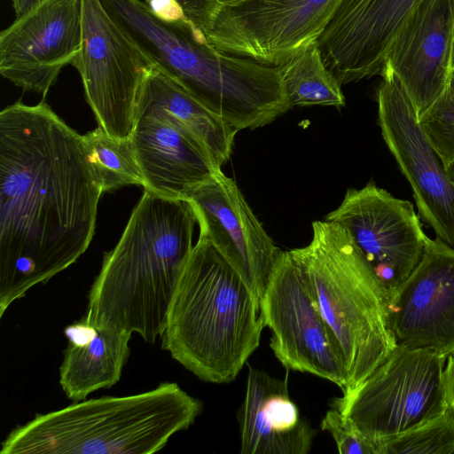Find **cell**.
Listing matches in <instances>:
<instances>
[{"label": "cell", "mask_w": 454, "mask_h": 454, "mask_svg": "<svg viewBox=\"0 0 454 454\" xmlns=\"http://www.w3.org/2000/svg\"><path fill=\"white\" fill-rule=\"evenodd\" d=\"M102 193L83 137L44 101L1 111L0 317L87 250Z\"/></svg>", "instance_id": "6da1fadb"}, {"label": "cell", "mask_w": 454, "mask_h": 454, "mask_svg": "<svg viewBox=\"0 0 454 454\" xmlns=\"http://www.w3.org/2000/svg\"><path fill=\"white\" fill-rule=\"evenodd\" d=\"M196 223L187 199L145 191L118 243L104 255L86 319L137 333L150 344L161 337Z\"/></svg>", "instance_id": "7a4b0ae2"}, {"label": "cell", "mask_w": 454, "mask_h": 454, "mask_svg": "<svg viewBox=\"0 0 454 454\" xmlns=\"http://www.w3.org/2000/svg\"><path fill=\"white\" fill-rule=\"evenodd\" d=\"M263 327L251 288L200 236L170 304L162 348L199 379L229 383L259 347Z\"/></svg>", "instance_id": "3957f363"}, {"label": "cell", "mask_w": 454, "mask_h": 454, "mask_svg": "<svg viewBox=\"0 0 454 454\" xmlns=\"http://www.w3.org/2000/svg\"><path fill=\"white\" fill-rule=\"evenodd\" d=\"M202 403L179 385L74 402L12 429L1 454H152L189 428Z\"/></svg>", "instance_id": "277c9868"}, {"label": "cell", "mask_w": 454, "mask_h": 454, "mask_svg": "<svg viewBox=\"0 0 454 454\" xmlns=\"http://www.w3.org/2000/svg\"><path fill=\"white\" fill-rule=\"evenodd\" d=\"M290 254L340 348L347 394L383 364L397 345L387 323L388 292L349 233L336 223L314 221L309 245Z\"/></svg>", "instance_id": "5b68a950"}, {"label": "cell", "mask_w": 454, "mask_h": 454, "mask_svg": "<svg viewBox=\"0 0 454 454\" xmlns=\"http://www.w3.org/2000/svg\"><path fill=\"white\" fill-rule=\"evenodd\" d=\"M447 357L427 348L396 345L386 361L332 407L373 439L398 435L442 414Z\"/></svg>", "instance_id": "8992f818"}, {"label": "cell", "mask_w": 454, "mask_h": 454, "mask_svg": "<svg viewBox=\"0 0 454 454\" xmlns=\"http://www.w3.org/2000/svg\"><path fill=\"white\" fill-rule=\"evenodd\" d=\"M71 65L98 127L118 140L130 138L140 90L155 64L100 0H82V47Z\"/></svg>", "instance_id": "52a82bcc"}, {"label": "cell", "mask_w": 454, "mask_h": 454, "mask_svg": "<svg viewBox=\"0 0 454 454\" xmlns=\"http://www.w3.org/2000/svg\"><path fill=\"white\" fill-rule=\"evenodd\" d=\"M341 0H226L204 35L216 50L281 66L315 43Z\"/></svg>", "instance_id": "ba28073f"}, {"label": "cell", "mask_w": 454, "mask_h": 454, "mask_svg": "<svg viewBox=\"0 0 454 454\" xmlns=\"http://www.w3.org/2000/svg\"><path fill=\"white\" fill-rule=\"evenodd\" d=\"M260 316L272 333L270 346L288 370L348 384L340 348L317 309L290 251H283L260 301Z\"/></svg>", "instance_id": "9c48e42d"}, {"label": "cell", "mask_w": 454, "mask_h": 454, "mask_svg": "<svg viewBox=\"0 0 454 454\" xmlns=\"http://www.w3.org/2000/svg\"><path fill=\"white\" fill-rule=\"evenodd\" d=\"M380 76L377 103L382 137L411 186L420 219L454 248V181L395 74L384 67Z\"/></svg>", "instance_id": "30bf717a"}, {"label": "cell", "mask_w": 454, "mask_h": 454, "mask_svg": "<svg viewBox=\"0 0 454 454\" xmlns=\"http://www.w3.org/2000/svg\"><path fill=\"white\" fill-rule=\"evenodd\" d=\"M325 220L349 233L388 294L410 276L423 255L427 236L413 204L372 181L361 189H348Z\"/></svg>", "instance_id": "8fae6325"}, {"label": "cell", "mask_w": 454, "mask_h": 454, "mask_svg": "<svg viewBox=\"0 0 454 454\" xmlns=\"http://www.w3.org/2000/svg\"><path fill=\"white\" fill-rule=\"evenodd\" d=\"M192 206L200 236L210 240L261 301L283 252L275 246L236 182L221 168L184 196Z\"/></svg>", "instance_id": "7c38bea8"}, {"label": "cell", "mask_w": 454, "mask_h": 454, "mask_svg": "<svg viewBox=\"0 0 454 454\" xmlns=\"http://www.w3.org/2000/svg\"><path fill=\"white\" fill-rule=\"evenodd\" d=\"M82 47V0H44L0 34V73L45 96Z\"/></svg>", "instance_id": "4fadbf2b"}, {"label": "cell", "mask_w": 454, "mask_h": 454, "mask_svg": "<svg viewBox=\"0 0 454 454\" xmlns=\"http://www.w3.org/2000/svg\"><path fill=\"white\" fill-rule=\"evenodd\" d=\"M387 323L398 345L454 353V248L427 238L419 264L388 294Z\"/></svg>", "instance_id": "5bb4252c"}, {"label": "cell", "mask_w": 454, "mask_h": 454, "mask_svg": "<svg viewBox=\"0 0 454 454\" xmlns=\"http://www.w3.org/2000/svg\"><path fill=\"white\" fill-rule=\"evenodd\" d=\"M420 1L341 0L316 41L341 86L381 75L395 35Z\"/></svg>", "instance_id": "9a60e30c"}, {"label": "cell", "mask_w": 454, "mask_h": 454, "mask_svg": "<svg viewBox=\"0 0 454 454\" xmlns=\"http://www.w3.org/2000/svg\"><path fill=\"white\" fill-rule=\"evenodd\" d=\"M453 21L454 0H421L388 51L384 67L395 74L419 118L449 85Z\"/></svg>", "instance_id": "2e32d148"}, {"label": "cell", "mask_w": 454, "mask_h": 454, "mask_svg": "<svg viewBox=\"0 0 454 454\" xmlns=\"http://www.w3.org/2000/svg\"><path fill=\"white\" fill-rule=\"evenodd\" d=\"M144 190L168 198L185 193L221 167L183 124L165 110L137 105L130 136Z\"/></svg>", "instance_id": "e0dca14e"}, {"label": "cell", "mask_w": 454, "mask_h": 454, "mask_svg": "<svg viewBox=\"0 0 454 454\" xmlns=\"http://www.w3.org/2000/svg\"><path fill=\"white\" fill-rule=\"evenodd\" d=\"M239 420L242 454H306L317 433L290 399L286 379L251 366Z\"/></svg>", "instance_id": "ac0fdd59"}, {"label": "cell", "mask_w": 454, "mask_h": 454, "mask_svg": "<svg viewBox=\"0 0 454 454\" xmlns=\"http://www.w3.org/2000/svg\"><path fill=\"white\" fill-rule=\"evenodd\" d=\"M68 345L59 367V384L73 402L116 384L129 356L131 333L98 325L85 317L64 330Z\"/></svg>", "instance_id": "d6986e66"}, {"label": "cell", "mask_w": 454, "mask_h": 454, "mask_svg": "<svg viewBox=\"0 0 454 454\" xmlns=\"http://www.w3.org/2000/svg\"><path fill=\"white\" fill-rule=\"evenodd\" d=\"M137 105L156 106L171 114L200 141L220 167L230 160L238 131L156 66L143 83Z\"/></svg>", "instance_id": "ffe728a7"}, {"label": "cell", "mask_w": 454, "mask_h": 454, "mask_svg": "<svg viewBox=\"0 0 454 454\" xmlns=\"http://www.w3.org/2000/svg\"><path fill=\"white\" fill-rule=\"evenodd\" d=\"M280 68L292 106H345L341 85L326 68L317 42L291 57Z\"/></svg>", "instance_id": "44dd1931"}, {"label": "cell", "mask_w": 454, "mask_h": 454, "mask_svg": "<svg viewBox=\"0 0 454 454\" xmlns=\"http://www.w3.org/2000/svg\"><path fill=\"white\" fill-rule=\"evenodd\" d=\"M82 137L102 192L127 185L144 187V176L130 138L118 140L99 127Z\"/></svg>", "instance_id": "7402d4cb"}, {"label": "cell", "mask_w": 454, "mask_h": 454, "mask_svg": "<svg viewBox=\"0 0 454 454\" xmlns=\"http://www.w3.org/2000/svg\"><path fill=\"white\" fill-rule=\"evenodd\" d=\"M377 442L378 454H454V407L436 418Z\"/></svg>", "instance_id": "603a6c76"}, {"label": "cell", "mask_w": 454, "mask_h": 454, "mask_svg": "<svg viewBox=\"0 0 454 454\" xmlns=\"http://www.w3.org/2000/svg\"><path fill=\"white\" fill-rule=\"evenodd\" d=\"M428 140L454 177V109L436 101L419 117Z\"/></svg>", "instance_id": "cb8c5ba5"}, {"label": "cell", "mask_w": 454, "mask_h": 454, "mask_svg": "<svg viewBox=\"0 0 454 454\" xmlns=\"http://www.w3.org/2000/svg\"><path fill=\"white\" fill-rule=\"evenodd\" d=\"M321 428L331 434L340 454H378L376 441L364 434L334 408L325 413Z\"/></svg>", "instance_id": "d4e9b609"}, {"label": "cell", "mask_w": 454, "mask_h": 454, "mask_svg": "<svg viewBox=\"0 0 454 454\" xmlns=\"http://www.w3.org/2000/svg\"><path fill=\"white\" fill-rule=\"evenodd\" d=\"M183 9L186 18L203 34L207 30L219 0H175Z\"/></svg>", "instance_id": "484cf974"}, {"label": "cell", "mask_w": 454, "mask_h": 454, "mask_svg": "<svg viewBox=\"0 0 454 454\" xmlns=\"http://www.w3.org/2000/svg\"><path fill=\"white\" fill-rule=\"evenodd\" d=\"M144 2L155 15L163 20L168 21L189 20L175 0H144Z\"/></svg>", "instance_id": "4316f807"}, {"label": "cell", "mask_w": 454, "mask_h": 454, "mask_svg": "<svg viewBox=\"0 0 454 454\" xmlns=\"http://www.w3.org/2000/svg\"><path fill=\"white\" fill-rule=\"evenodd\" d=\"M443 373L445 395L448 404L454 407V353L448 356Z\"/></svg>", "instance_id": "83f0119b"}, {"label": "cell", "mask_w": 454, "mask_h": 454, "mask_svg": "<svg viewBox=\"0 0 454 454\" xmlns=\"http://www.w3.org/2000/svg\"><path fill=\"white\" fill-rule=\"evenodd\" d=\"M16 17L22 16L44 0H11Z\"/></svg>", "instance_id": "f1b7e54d"}, {"label": "cell", "mask_w": 454, "mask_h": 454, "mask_svg": "<svg viewBox=\"0 0 454 454\" xmlns=\"http://www.w3.org/2000/svg\"><path fill=\"white\" fill-rule=\"evenodd\" d=\"M450 68H451V71L454 70V21H453V30H452V42H451Z\"/></svg>", "instance_id": "f546056e"}, {"label": "cell", "mask_w": 454, "mask_h": 454, "mask_svg": "<svg viewBox=\"0 0 454 454\" xmlns=\"http://www.w3.org/2000/svg\"><path fill=\"white\" fill-rule=\"evenodd\" d=\"M219 1H220V2H224V1H226V0H219Z\"/></svg>", "instance_id": "4dcf8cb0"}]
</instances>
